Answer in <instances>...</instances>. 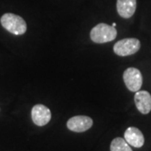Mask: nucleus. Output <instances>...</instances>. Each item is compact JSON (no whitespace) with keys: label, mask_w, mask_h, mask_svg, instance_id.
Here are the masks:
<instances>
[{"label":"nucleus","mask_w":151,"mask_h":151,"mask_svg":"<svg viewBox=\"0 0 151 151\" xmlns=\"http://www.w3.org/2000/svg\"><path fill=\"white\" fill-rule=\"evenodd\" d=\"M1 24L11 34L15 35H21L26 32L27 24L24 19L14 14H4L1 17Z\"/></svg>","instance_id":"obj_1"},{"label":"nucleus","mask_w":151,"mask_h":151,"mask_svg":"<svg viewBox=\"0 0 151 151\" xmlns=\"http://www.w3.org/2000/svg\"><path fill=\"white\" fill-rule=\"evenodd\" d=\"M90 36L92 41L95 43H107L113 41L117 37V29L113 26L101 23L91 30Z\"/></svg>","instance_id":"obj_2"},{"label":"nucleus","mask_w":151,"mask_h":151,"mask_svg":"<svg viewBox=\"0 0 151 151\" xmlns=\"http://www.w3.org/2000/svg\"><path fill=\"white\" fill-rule=\"evenodd\" d=\"M140 49V41L135 38H127L118 41L113 46V51L119 56L135 54Z\"/></svg>","instance_id":"obj_3"},{"label":"nucleus","mask_w":151,"mask_h":151,"mask_svg":"<svg viewBox=\"0 0 151 151\" xmlns=\"http://www.w3.org/2000/svg\"><path fill=\"white\" fill-rule=\"evenodd\" d=\"M124 81L129 91L138 92L142 86L143 77L139 70L134 67H129L124 72Z\"/></svg>","instance_id":"obj_4"},{"label":"nucleus","mask_w":151,"mask_h":151,"mask_svg":"<svg viewBox=\"0 0 151 151\" xmlns=\"http://www.w3.org/2000/svg\"><path fill=\"white\" fill-rule=\"evenodd\" d=\"M92 124V119L87 116H75L68 120L66 125L70 131L81 133L91 129Z\"/></svg>","instance_id":"obj_5"},{"label":"nucleus","mask_w":151,"mask_h":151,"mask_svg":"<svg viewBox=\"0 0 151 151\" xmlns=\"http://www.w3.org/2000/svg\"><path fill=\"white\" fill-rule=\"evenodd\" d=\"M33 122L37 126H45L48 124L51 119L50 110L42 104L34 106L31 111Z\"/></svg>","instance_id":"obj_6"},{"label":"nucleus","mask_w":151,"mask_h":151,"mask_svg":"<svg viewBox=\"0 0 151 151\" xmlns=\"http://www.w3.org/2000/svg\"><path fill=\"white\" fill-rule=\"evenodd\" d=\"M137 109L143 114H148L151 111V95L147 91H138L134 96Z\"/></svg>","instance_id":"obj_7"},{"label":"nucleus","mask_w":151,"mask_h":151,"mask_svg":"<svg viewBox=\"0 0 151 151\" xmlns=\"http://www.w3.org/2000/svg\"><path fill=\"white\" fill-rule=\"evenodd\" d=\"M124 139L129 145L140 148L145 144V137L140 130L134 127H129L124 133Z\"/></svg>","instance_id":"obj_8"},{"label":"nucleus","mask_w":151,"mask_h":151,"mask_svg":"<svg viewBox=\"0 0 151 151\" xmlns=\"http://www.w3.org/2000/svg\"><path fill=\"white\" fill-rule=\"evenodd\" d=\"M137 7L136 0H117V10L120 16L129 19L134 15Z\"/></svg>","instance_id":"obj_9"},{"label":"nucleus","mask_w":151,"mask_h":151,"mask_svg":"<svg viewBox=\"0 0 151 151\" xmlns=\"http://www.w3.org/2000/svg\"><path fill=\"white\" fill-rule=\"evenodd\" d=\"M111 151H133L130 145L123 138H115L110 145Z\"/></svg>","instance_id":"obj_10"},{"label":"nucleus","mask_w":151,"mask_h":151,"mask_svg":"<svg viewBox=\"0 0 151 151\" xmlns=\"http://www.w3.org/2000/svg\"><path fill=\"white\" fill-rule=\"evenodd\" d=\"M112 26H113V27H116V23H113V25Z\"/></svg>","instance_id":"obj_11"}]
</instances>
